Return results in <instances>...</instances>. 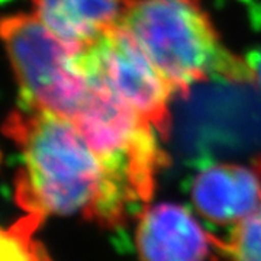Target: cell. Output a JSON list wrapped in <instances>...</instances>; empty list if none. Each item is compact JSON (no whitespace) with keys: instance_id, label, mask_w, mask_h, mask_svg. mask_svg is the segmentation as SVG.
<instances>
[{"instance_id":"7a4b0ae2","label":"cell","mask_w":261,"mask_h":261,"mask_svg":"<svg viewBox=\"0 0 261 261\" xmlns=\"http://www.w3.org/2000/svg\"><path fill=\"white\" fill-rule=\"evenodd\" d=\"M122 27L183 99L202 82L254 84L250 64L222 45L200 0H129Z\"/></svg>"},{"instance_id":"5b68a950","label":"cell","mask_w":261,"mask_h":261,"mask_svg":"<svg viewBox=\"0 0 261 261\" xmlns=\"http://www.w3.org/2000/svg\"><path fill=\"white\" fill-rule=\"evenodd\" d=\"M80 61L90 86L138 113L167 140L173 90L126 29L119 25L106 32L80 51Z\"/></svg>"},{"instance_id":"8fae6325","label":"cell","mask_w":261,"mask_h":261,"mask_svg":"<svg viewBox=\"0 0 261 261\" xmlns=\"http://www.w3.org/2000/svg\"><path fill=\"white\" fill-rule=\"evenodd\" d=\"M247 63L251 67L252 74H254V84H257L261 90V53L252 54L251 60Z\"/></svg>"},{"instance_id":"277c9868","label":"cell","mask_w":261,"mask_h":261,"mask_svg":"<svg viewBox=\"0 0 261 261\" xmlns=\"http://www.w3.org/2000/svg\"><path fill=\"white\" fill-rule=\"evenodd\" d=\"M71 121L116 178L141 205H148L157 176L168 164V155L159 145L155 128L93 86L83 108Z\"/></svg>"},{"instance_id":"3957f363","label":"cell","mask_w":261,"mask_h":261,"mask_svg":"<svg viewBox=\"0 0 261 261\" xmlns=\"http://www.w3.org/2000/svg\"><path fill=\"white\" fill-rule=\"evenodd\" d=\"M0 42L25 106L73 119L90 92L80 51L53 34L34 13L0 19Z\"/></svg>"},{"instance_id":"7c38bea8","label":"cell","mask_w":261,"mask_h":261,"mask_svg":"<svg viewBox=\"0 0 261 261\" xmlns=\"http://www.w3.org/2000/svg\"><path fill=\"white\" fill-rule=\"evenodd\" d=\"M5 2H8V0H0V3H5Z\"/></svg>"},{"instance_id":"8992f818","label":"cell","mask_w":261,"mask_h":261,"mask_svg":"<svg viewBox=\"0 0 261 261\" xmlns=\"http://www.w3.org/2000/svg\"><path fill=\"white\" fill-rule=\"evenodd\" d=\"M135 247L141 261H205L214 251L209 232L174 203L147 205L141 211Z\"/></svg>"},{"instance_id":"9c48e42d","label":"cell","mask_w":261,"mask_h":261,"mask_svg":"<svg viewBox=\"0 0 261 261\" xmlns=\"http://www.w3.org/2000/svg\"><path fill=\"white\" fill-rule=\"evenodd\" d=\"M261 180V155L252 161ZM214 251L224 261H261V203L241 222L232 226L226 240L209 233Z\"/></svg>"},{"instance_id":"ba28073f","label":"cell","mask_w":261,"mask_h":261,"mask_svg":"<svg viewBox=\"0 0 261 261\" xmlns=\"http://www.w3.org/2000/svg\"><path fill=\"white\" fill-rule=\"evenodd\" d=\"M129 0H32L34 15L77 51L122 25Z\"/></svg>"},{"instance_id":"6da1fadb","label":"cell","mask_w":261,"mask_h":261,"mask_svg":"<svg viewBox=\"0 0 261 261\" xmlns=\"http://www.w3.org/2000/svg\"><path fill=\"white\" fill-rule=\"evenodd\" d=\"M5 134L19 151L15 199L28 215H82L115 229L145 207L116 178L74 122L23 106L12 112Z\"/></svg>"},{"instance_id":"52a82bcc","label":"cell","mask_w":261,"mask_h":261,"mask_svg":"<svg viewBox=\"0 0 261 261\" xmlns=\"http://www.w3.org/2000/svg\"><path fill=\"white\" fill-rule=\"evenodd\" d=\"M192 202L207 221L233 226L261 203V180L254 168L231 163L215 164L195 177Z\"/></svg>"},{"instance_id":"30bf717a","label":"cell","mask_w":261,"mask_h":261,"mask_svg":"<svg viewBox=\"0 0 261 261\" xmlns=\"http://www.w3.org/2000/svg\"><path fill=\"white\" fill-rule=\"evenodd\" d=\"M44 219L25 214L9 226L0 225V261H53L37 238Z\"/></svg>"}]
</instances>
